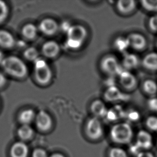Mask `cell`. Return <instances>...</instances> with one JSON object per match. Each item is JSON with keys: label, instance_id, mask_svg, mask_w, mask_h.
<instances>
[{"label": "cell", "instance_id": "obj_1", "mask_svg": "<svg viewBox=\"0 0 157 157\" xmlns=\"http://www.w3.org/2000/svg\"><path fill=\"white\" fill-rule=\"evenodd\" d=\"M2 71L8 76L21 79L25 78L29 73L25 62L20 57L15 55L5 56L0 63Z\"/></svg>", "mask_w": 157, "mask_h": 157}, {"label": "cell", "instance_id": "obj_30", "mask_svg": "<svg viewBox=\"0 0 157 157\" xmlns=\"http://www.w3.org/2000/svg\"><path fill=\"white\" fill-rule=\"evenodd\" d=\"M149 26L152 31L157 32V15H154L150 18Z\"/></svg>", "mask_w": 157, "mask_h": 157}, {"label": "cell", "instance_id": "obj_33", "mask_svg": "<svg viewBox=\"0 0 157 157\" xmlns=\"http://www.w3.org/2000/svg\"><path fill=\"white\" fill-rule=\"evenodd\" d=\"M32 157H48L46 152L43 149L34 150L32 153Z\"/></svg>", "mask_w": 157, "mask_h": 157}, {"label": "cell", "instance_id": "obj_6", "mask_svg": "<svg viewBox=\"0 0 157 157\" xmlns=\"http://www.w3.org/2000/svg\"><path fill=\"white\" fill-rule=\"evenodd\" d=\"M86 131L89 137L96 140L100 138L103 134V127L99 119L96 117H91L87 121Z\"/></svg>", "mask_w": 157, "mask_h": 157}, {"label": "cell", "instance_id": "obj_28", "mask_svg": "<svg viewBox=\"0 0 157 157\" xmlns=\"http://www.w3.org/2000/svg\"><path fill=\"white\" fill-rule=\"evenodd\" d=\"M146 125L147 128L152 131H157V117L150 116L146 120Z\"/></svg>", "mask_w": 157, "mask_h": 157}, {"label": "cell", "instance_id": "obj_5", "mask_svg": "<svg viewBox=\"0 0 157 157\" xmlns=\"http://www.w3.org/2000/svg\"><path fill=\"white\" fill-rule=\"evenodd\" d=\"M101 69L105 74L114 76L120 75L123 70H121V64L114 55H107L102 57L100 63Z\"/></svg>", "mask_w": 157, "mask_h": 157}, {"label": "cell", "instance_id": "obj_21", "mask_svg": "<svg viewBox=\"0 0 157 157\" xmlns=\"http://www.w3.org/2000/svg\"><path fill=\"white\" fill-rule=\"evenodd\" d=\"M104 97L108 101H116L121 99L122 94L117 87L112 86L109 87L105 92Z\"/></svg>", "mask_w": 157, "mask_h": 157}, {"label": "cell", "instance_id": "obj_36", "mask_svg": "<svg viewBox=\"0 0 157 157\" xmlns=\"http://www.w3.org/2000/svg\"><path fill=\"white\" fill-rule=\"evenodd\" d=\"M4 57H5V55L4 53L1 50H0V63L3 61V59H4Z\"/></svg>", "mask_w": 157, "mask_h": 157}, {"label": "cell", "instance_id": "obj_2", "mask_svg": "<svg viewBox=\"0 0 157 157\" xmlns=\"http://www.w3.org/2000/svg\"><path fill=\"white\" fill-rule=\"evenodd\" d=\"M87 29L81 24L71 25L67 31L66 44L68 48L77 49L81 48L87 36Z\"/></svg>", "mask_w": 157, "mask_h": 157}, {"label": "cell", "instance_id": "obj_23", "mask_svg": "<svg viewBox=\"0 0 157 157\" xmlns=\"http://www.w3.org/2000/svg\"><path fill=\"white\" fill-rule=\"evenodd\" d=\"M143 89L147 94L155 96L157 93V83L152 79H147L143 83Z\"/></svg>", "mask_w": 157, "mask_h": 157}, {"label": "cell", "instance_id": "obj_13", "mask_svg": "<svg viewBox=\"0 0 157 157\" xmlns=\"http://www.w3.org/2000/svg\"><path fill=\"white\" fill-rule=\"evenodd\" d=\"M16 44L13 34L6 30H0V47L3 49L12 48Z\"/></svg>", "mask_w": 157, "mask_h": 157}, {"label": "cell", "instance_id": "obj_31", "mask_svg": "<svg viewBox=\"0 0 157 157\" xmlns=\"http://www.w3.org/2000/svg\"><path fill=\"white\" fill-rule=\"evenodd\" d=\"M147 105L151 110L157 112V98L152 97L147 101Z\"/></svg>", "mask_w": 157, "mask_h": 157}, {"label": "cell", "instance_id": "obj_9", "mask_svg": "<svg viewBox=\"0 0 157 157\" xmlns=\"http://www.w3.org/2000/svg\"><path fill=\"white\" fill-rule=\"evenodd\" d=\"M60 52V47L58 43L54 40L45 42L41 47V53L47 59H54L57 57Z\"/></svg>", "mask_w": 157, "mask_h": 157}, {"label": "cell", "instance_id": "obj_18", "mask_svg": "<svg viewBox=\"0 0 157 157\" xmlns=\"http://www.w3.org/2000/svg\"><path fill=\"white\" fill-rule=\"evenodd\" d=\"M139 63L140 61L138 56L132 53L126 54L122 60V66L125 68V70L128 71L137 68Z\"/></svg>", "mask_w": 157, "mask_h": 157}, {"label": "cell", "instance_id": "obj_12", "mask_svg": "<svg viewBox=\"0 0 157 157\" xmlns=\"http://www.w3.org/2000/svg\"><path fill=\"white\" fill-rule=\"evenodd\" d=\"M153 140L151 134L144 130H140L137 135L136 144L142 150H147L152 146Z\"/></svg>", "mask_w": 157, "mask_h": 157}, {"label": "cell", "instance_id": "obj_22", "mask_svg": "<svg viewBox=\"0 0 157 157\" xmlns=\"http://www.w3.org/2000/svg\"><path fill=\"white\" fill-rule=\"evenodd\" d=\"M33 129L30 125L22 124L18 130V135L23 140H28L33 135Z\"/></svg>", "mask_w": 157, "mask_h": 157}, {"label": "cell", "instance_id": "obj_3", "mask_svg": "<svg viewBox=\"0 0 157 157\" xmlns=\"http://www.w3.org/2000/svg\"><path fill=\"white\" fill-rule=\"evenodd\" d=\"M34 78L36 83L42 86L51 83L53 72L49 64L44 59L39 58L34 62Z\"/></svg>", "mask_w": 157, "mask_h": 157}, {"label": "cell", "instance_id": "obj_16", "mask_svg": "<svg viewBox=\"0 0 157 157\" xmlns=\"http://www.w3.org/2000/svg\"><path fill=\"white\" fill-rule=\"evenodd\" d=\"M38 31V28L33 24H26L21 29V35L27 40H33L36 38Z\"/></svg>", "mask_w": 157, "mask_h": 157}, {"label": "cell", "instance_id": "obj_32", "mask_svg": "<svg viewBox=\"0 0 157 157\" xmlns=\"http://www.w3.org/2000/svg\"><path fill=\"white\" fill-rule=\"evenodd\" d=\"M7 82V76L2 71H0V90L3 89L6 86Z\"/></svg>", "mask_w": 157, "mask_h": 157}, {"label": "cell", "instance_id": "obj_24", "mask_svg": "<svg viewBox=\"0 0 157 157\" xmlns=\"http://www.w3.org/2000/svg\"><path fill=\"white\" fill-rule=\"evenodd\" d=\"M24 57L29 61L35 62L39 58L38 51L33 47H29L23 53Z\"/></svg>", "mask_w": 157, "mask_h": 157}, {"label": "cell", "instance_id": "obj_15", "mask_svg": "<svg viewBox=\"0 0 157 157\" xmlns=\"http://www.w3.org/2000/svg\"><path fill=\"white\" fill-rule=\"evenodd\" d=\"M91 110L94 117H105L108 113V109L106 105L102 100H94L91 105Z\"/></svg>", "mask_w": 157, "mask_h": 157}, {"label": "cell", "instance_id": "obj_27", "mask_svg": "<svg viewBox=\"0 0 157 157\" xmlns=\"http://www.w3.org/2000/svg\"><path fill=\"white\" fill-rule=\"evenodd\" d=\"M115 47L120 51H125L128 47H129L127 37H120L119 38L117 39L115 41Z\"/></svg>", "mask_w": 157, "mask_h": 157}, {"label": "cell", "instance_id": "obj_14", "mask_svg": "<svg viewBox=\"0 0 157 157\" xmlns=\"http://www.w3.org/2000/svg\"><path fill=\"white\" fill-rule=\"evenodd\" d=\"M136 7V2L133 0H120L117 3V10L123 15H128L134 11Z\"/></svg>", "mask_w": 157, "mask_h": 157}, {"label": "cell", "instance_id": "obj_4", "mask_svg": "<svg viewBox=\"0 0 157 157\" xmlns=\"http://www.w3.org/2000/svg\"><path fill=\"white\" fill-rule=\"evenodd\" d=\"M110 134L111 138L115 142L127 144L132 138L133 130L128 123H118L112 128Z\"/></svg>", "mask_w": 157, "mask_h": 157}, {"label": "cell", "instance_id": "obj_17", "mask_svg": "<svg viewBox=\"0 0 157 157\" xmlns=\"http://www.w3.org/2000/svg\"><path fill=\"white\" fill-rule=\"evenodd\" d=\"M29 149L27 145L23 142L15 143L10 150L11 157H26Z\"/></svg>", "mask_w": 157, "mask_h": 157}, {"label": "cell", "instance_id": "obj_34", "mask_svg": "<svg viewBox=\"0 0 157 157\" xmlns=\"http://www.w3.org/2000/svg\"><path fill=\"white\" fill-rule=\"evenodd\" d=\"M140 114L137 111H132L128 114V117L130 121H137L140 118Z\"/></svg>", "mask_w": 157, "mask_h": 157}, {"label": "cell", "instance_id": "obj_10", "mask_svg": "<svg viewBox=\"0 0 157 157\" xmlns=\"http://www.w3.org/2000/svg\"><path fill=\"white\" fill-rule=\"evenodd\" d=\"M129 47L137 51L144 49L147 45V40L144 36L138 33H132L127 37Z\"/></svg>", "mask_w": 157, "mask_h": 157}, {"label": "cell", "instance_id": "obj_37", "mask_svg": "<svg viewBox=\"0 0 157 157\" xmlns=\"http://www.w3.org/2000/svg\"><path fill=\"white\" fill-rule=\"evenodd\" d=\"M49 157H64L63 155H62V154H59V153H55V154H53L52 155H51Z\"/></svg>", "mask_w": 157, "mask_h": 157}, {"label": "cell", "instance_id": "obj_11", "mask_svg": "<svg viewBox=\"0 0 157 157\" xmlns=\"http://www.w3.org/2000/svg\"><path fill=\"white\" fill-rule=\"evenodd\" d=\"M35 122L38 129L46 131L52 125V119L51 115L45 110H40L36 114Z\"/></svg>", "mask_w": 157, "mask_h": 157}, {"label": "cell", "instance_id": "obj_26", "mask_svg": "<svg viewBox=\"0 0 157 157\" xmlns=\"http://www.w3.org/2000/svg\"><path fill=\"white\" fill-rule=\"evenodd\" d=\"M141 4L143 8L150 12H157V0H143Z\"/></svg>", "mask_w": 157, "mask_h": 157}, {"label": "cell", "instance_id": "obj_20", "mask_svg": "<svg viewBox=\"0 0 157 157\" xmlns=\"http://www.w3.org/2000/svg\"><path fill=\"white\" fill-rule=\"evenodd\" d=\"M142 63L147 69L157 70V53L152 52L147 54L143 59Z\"/></svg>", "mask_w": 157, "mask_h": 157}, {"label": "cell", "instance_id": "obj_19", "mask_svg": "<svg viewBox=\"0 0 157 157\" xmlns=\"http://www.w3.org/2000/svg\"><path fill=\"white\" fill-rule=\"evenodd\" d=\"M36 114L31 108H28L22 110L18 115V120L22 124L30 125L33 121H35Z\"/></svg>", "mask_w": 157, "mask_h": 157}, {"label": "cell", "instance_id": "obj_8", "mask_svg": "<svg viewBox=\"0 0 157 157\" xmlns=\"http://www.w3.org/2000/svg\"><path fill=\"white\" fill-rule=\"evenodd\" d=\"M119 83L124 89L132 91L137 85L136 77L128 70H123L119 75Z\"/></svg>", "mask_w": 157, "mask_h": 157}, {"label": "cell", "instance_id": "obj_7", "mask_svg": "<svg viewBox=\"0 0 157 157\" xmlns=\"http://www.w3.org/2000/svg\"><path fill=\"white\" fill-rule=\"evenodd\" d=\"M59 29V25L57 21L52 18H45L39 24V31L47 36L55 35Z\"/></svg>", "mask_w": 157, "mask_h": 157}, {"label": "cell", "instance_id": "obj_35", "mask_svg": "<svg viewBox=\"0 0 157 157\" xmlns=\"http://www.w3.org/2000/svg\"><path fill=\"white\" fill-rule=\"evenodd\" d=\"M137 157H155L152 153L149 151H143L136 155Z\"/></svg>", "mask_w": 157, "mask_h": 157}, {"label": "cell", "instance_id": "obj_29", "mask_svg": "<svg viewBox=\"0 0 157 157\" xmlns=\"http://www.w3.org/2000/svg\"><path fill=\"white\" fill-rule=\"evenodd\" d=\"M109 157H128L127 154L123 149L114 147L109 151Z\"/></svg>", "mask_w": 157, "mask_h": 157}, {"label": "cell", "instance_id": "obj_25", "mask_svg": "<svg viewBox=\"0 0 157 157\" xmlns=\"http://www.w3.org/2000/svg\"><path fill=\"white\" fill-rule=\"evenodd\" d=\"M9 8L5 1L0 0V25L4 23L9 15Z\"/></svg>", "mask_w": 157, "mask_h": 157}]
</instances>
